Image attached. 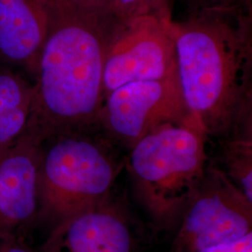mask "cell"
Returning <instances> with one entry per match:
<instances>
[{
	"label": "cell",
	"mask_w": 252,
	"mask_h": 252,
	"mask_svg": "<svg viewBox=\"0 0 252 252\" xmlns=\"http://www.w3.org/2000/svg\"><path fill=\"white\" fill-rule=\"evenodd\" d=\"M188 13L202 9H222L236 6H252V0H182Z\"/></svg>",
	"instance_id": "cell-13"
},
{
	"label": "cell",
	"mask_w": 252,
	"mask_h": 252,
	"mask_svg": "<svg viewBox=\"0 0 252 252\" xmlns=\"http://www.w3.org/2000/svg\"><path fill=\"white\" fill-rule=\"evenodd\" d=\"M179 77L132 81L105 97L98 128L120 149L131 150L153 129L189 116Z\"/></svg>",
	"instance_id": "cell-6"
},
{
	"label": "cell",
	"mask_w": 252,
	"mask_h": 252,
	"mask_svg": "<svg viewBox=\"0 0 252 252\" xmlns=\"http://www.w3.org/2000/svg\"><path fill=\"white\" fill-rule=\"evenodd\" d=\"M172 29L186 107L221 138L252 113V6L188 13Z\"/></svg>",
	"instance_id": "cell-2"
},
{
	"label": "cell",
	"mask_w": 252,
	"mask_h": 252,
	"mask_svg": "<svg viewBox=\"0 0 252 252\" xmlns=\"http://www.w3.org/2000/svg\"><path fill=\"white\" fill-rule=\"evenodd\" d=\"M34 86L17 73L0 68V147L23 135L30 114Z\"/></svg>",
	"instance_id": "cell-11"
},
{
	"label": "cell",
	"mask_w": 252,
	"mask_h": 252,
	"mask_svg": "<svg viewBox=\"0 0 252 252\" xmlns=\"http://www.w3.org/2000/svg\"><path fill=\"white\" fill-rule=\"evenodd\" d=\"M135 237L126 208L111 195L54 226L37 252H134Z\"/></svg>",
	"instance_id": "cell-9"
},
{
	"label": "cell",
	"mask_w": 252,
	"mask_h": 252,
	"mask_svg": "<svg viewBox=\"0 0 252 252\" xmlns=\"http://www.w3.org/2000/svg\"><path fill=\"white\" fill-rule=\"evenodd\" d=\"M114 12L124 22L138 16L149 15L145 0H114Z\"/></svg>",
	"instance_id": "cell-14"
},
{
	"label": "cell",
	"mask_w": 252,
	"mask_h": 252,
	"mask_svg": "<svg viewBox=\"0 0 252 252\" xmlns=\"http://www.w3.org/2000/svg\"><path fill=\"white\" fill-rule=\"evenodd\" d=\"M174 0H145L149 15H153L163 21H172Z\"/></svg>",
	"instance_id": "cell-17"
},
{
	"label": "cell",
	"mask_w": 252,
	"mask_h": 252,
	"mask_svg": "<svg viewBox=\"0 0 252 252\" xmlns=\"http://www.w3.org/2000/svg\"><path fill=\"white\" fill-rule=\"evenodd\" d=\"M40 147L25 135L0 147V235L28 241L35 232Z\"/></svg>",
	"instance_id": "cell-8"
},
{
	"label": "cell",
	"mask_w": 252,
	"mask_h": 252,
	"mask_svg": "<svg viewBox=\"0 0 252 252\" xmlns=\"http://www.w3.org/2000/svg\"><path fill=\"white\" fill-rule=\"evenodd\" d=\"M197 252H252V233L233 242L217 245Z\"/></svg>",
	"instance_id": "cell-15"
},
{
	"label": "cell",
	"mask_w": 252,
	"mask_h": 252,
	"mask_svg": "<svg viewBox=\"0 0 252 252\" xmlns=\"http://www.w3.org/2000/svg\"><path fill=\"white\" fill-rule=\"evenodd\" d=\"M217 165L252 202V114L243 118L223 137Z\"/></svg>",
	"instance_id": "cell-12"
},
{
	"label": "cell",
	"mask_w": 252,
	"mask_h": 252,
	"mask_svg": "<svg viewBox=\"0 0 252 252\" xmlns=\"http://www.w3.org/2000/svg\"><path fill=\"white\" fill-rule=\"evenodd\" d=\"M85 9L114 12V0H67ZM115 13V12H114Z\"/></svg>",
	"instance_id": "cell-18"
},
{
	"label": "cell",
	"mask_w": 252,
	"mask_h": 252,
	"mask_svg": "<svg viewBox=\"0 0 252 252\" xmlns=\"http://www.w3.org/2000/svg\"><path fill=\"white\" fill-rule=\"evenodd\" d=\"M47 31L46 0H0V55L35 78Z\"/></svg>",
	"instance_id": "cell-10"
},
{
	"label": "cell",
	"mask_w": 252,
	"mask_h": 252,
	"mask_svg": "<svg viewBox=\"0 0 252 252\" xmlns=\"http://www.w3.org/2000/svg\"><path fill=\"white\" fill-rule=\"evenodd\" d=\"M120 148L99 128L54 135L40 147L36 230L48 234L68 217L111 196L126 167Z\"/></svg>",
	"instance_id": "cell-3"
},
{
	"label": "cell",
	"mask_w": 252,
	"mask_h": 252,
	"mask_svg": "<svg viewBox=\"0 0 252 252\" xmlns=\"http://www.w3.org/2000/svg\"><path fill=\"white\" fill-rule=\"evenodd\" d=\"M48 31L23 135L42 144L69 131L98 128L108 46L124 21L114 12L46 0Z\"/></svg>",
	"instance_id": "cell-1"
},
{
	"label": "cell",
	"mask_w": 252,
	"mask_h": 252,
	"mask_svg": "<svg viewBox=\"0 0 252 252\" xmlns=\"http://www.w3.org/2000/svg\"><path fill=\"white\" fill-rule=\"evenodd\" d=\"M207 134L190 113L159 126L129 150L126 167L135 196L160 228L176 227L208 163Z\"/></svg>",
	"instance_id": "cell-4"
},
{
	"label": "cell",
	"mask_w": 252,
	"mask_h": 252,
	"mask_svg": "<svg viewBox=\"0 0 252 252\" xmlns=\"http://www.w3.org/2000/svg\"><path fill=\"white\" fill-rule=\"evenodd\" d=\"M171 252H197L252 233V202L208 162L176 225Z\"/></svg>",
	"instance_id": "cell-5"
},
{
	"label": "cell",
	"mask_w": 252,
	"mask_h": 252,
	"mask_svg": "<svg viewBox=\"0 0 252 252\" xmlns=\"http://www.w3.org/2000/svg\"><path fill=\"white\" fill-rule=\"evenodd\" d=\"M0 252H37L30 243L21 237L0 235Z\"/></svg>",
	"instance_id": "cell-16"
},
{
	"label": "cell",
	"mask_w": 252,
	"mask_h": 252,
	"mask_svg": "<svg viewBox=\"0 0 252 252\" xmlns=\"http://www.w3.org/2000/svg\"><path fill=\"white\" fill-rule=\"evenodd\" d=\"M172 21L142 15L124 22L108 46L104 68V99L132 81L178 76Z\"/></svg>",
	"instance_id": "cell-7"
}]
</instances>
